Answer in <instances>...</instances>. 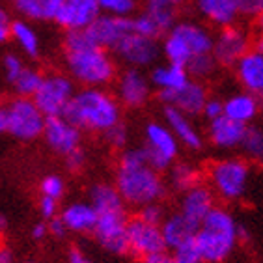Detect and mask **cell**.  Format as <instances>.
I'll list each match as a JSON object with an SVG mask.
<instances>
[{"label": "cell", "mask_w": 263, "mask_h": 263, "mask_svg": "<svg viewBox=\"0 0 263 263\" xmlns=\"http://www.w3.org/2000/svg\"><path fill=\"white\" fill-rule=\"evenodd\" d=\"M64 71L82 88H106L118 77V62L110 51L99 47L86 30H73L62 40Z\"/></svg>", "instance_id": "6da1fadb"}, {"label": "cell", "mask_w": 263, "mask_h": 263, "mask_svg": "<svg viewBox=\"0 0 263 263\" xmlns=\"http://www.w3.org/2000/svg\"><path fill=\"white\" fill-rule=\"evenodd\" d=\"M112 183L127 208L135 209H140L142 205L152 202H164L170 193L162 172L147 162L142 146L125 147L120 152Z\"/></svg>", "instance_id": "7a4b0ae2"}, {"label": "cell", "mask_w": 263, "mask_h": 263, "mask_svg": "<svg viewBox=\"0 0 263 263\" xmlns=\"http://www.w3.org/2000/svg\"><path fill=\"white\" fill-rule=\"evenodd\" d=\"M64 118L82 133L103 135L123 122V106L118 103L114 91L106 88H77Z\"/></svg>", "instance_id": "3957f363"}, {"label": "cell", "mask_w": 263, "mask_h": 263, "mask_svg": "<svg viewBox=\"0 0 263 263\" xmlns=\"http://www.w3.org/2000/svg\"><path fill=\"white\" fill-rule=\"evenodd\" d=\"M247 239V230L224 205H215L194 233V243L202 254L203 263H226L239 243Z\"/></svg>", "instance_id": "277c9868"}, {"label": "cell", "mask_w": 263, "mask_h": 263, "mask_svg": "<svg viewBox=\"0 0 263 263\" xmlns=\"http://www.w3.org/2000/svg\"><path fill=\"white\" fill-rule=\"evenodd\" d=\"M215 32L211 26L193 17H179L176 25L162 35V58L177 66H187L196 56L209 54L213 51Z\"/></svg>", "instance_id": "5b68a950"}, {"label": "cell", "mask_w": 263, "mask_h": 263, "mask_svg": "<svg viewBox=\"0 0 263 263\" xmlns=\"http://www.w3.org/2000/svg\"><path fill=\"white\" fill-rule=\"evenodd\" d=\"M205 177L217 200L222 203H237L248 193L252 166L245 157H220L205 168Z\"/></svg>", "instance_id": "8992f818"}, {"label": "cell", "mask_w": 263, "mask_h": 263, "mask_svg": "<svg viewBox=\"0 0 263 263\" xmlns=\"http://www.w3.org/2000/svg\"><path fill=\"white\" fill-rule=\"evenodd\" d=\"M47 118L32 97L13 96L0 106L2 133L21 142H34L43 137Z\"/></svg>", "instance_id": "52a82bcc"}, {"label": "cell", "mask_w": 263, "mask_h": 263, "mask_svg": "<svg viewBox=\"0 0 263 263\" xmlns=\"http://www.w3.org/2000/svg\"><path fill=\"white\" fill-rule=\"evenodd\" d=\"M140 146L146 152L147 162L159 172H166L181 153V144L174 137V133L168 129L166 123L157 120H152L144 125Z\"/></svg>", "instance_id": "ba28073f"}, {"label": "cell", "mask_w": 263, "mask_h": 263, "mask_svg": "<svg viewBox=\"0 0 263 263\" xmlns=\"http://www.w3.org/2000/svg\"><path fill=\"white\" fill-rule=\"evenodd\" d=\"M75 91V81L66 71H51L43 75V81L32 99L37 105V108L45 114V118H58L64 116L66 106L69 105Z\"/></svg>", "instance_id": "9c48e42d"}, {"label": "cell", "mask_w": 263, "mask_h": 263, "mask_svg": "<svg viewBox=\"0 0 263 263\" xmlns=\"http://www.w3.org/2000/svg\"><path fill=\"white\" fill-rule=\"evenodd\" d=\"M112 54H114L118 64H122L125 67H137V69L144 71L152 69L162 58L161 40L131 32L118 43Z\"/></svg>", "instance_id": "30bf717a"}, {"label": "cell", "mask_w": 263, "mask_h": 263, "mask_svg": "<svg viewBox=\"0 0 263 263\" xmlns=\"http://www.w3.org/2000/svg\"><path fill=\"white\" fill-rule=\"evenodd\" d=\"M254 47V34L250 28L237 23L215 32L213 58L220 67H233Z\"/></svg>", "instance_id": "8fae6325"}, {"label": "cell", "mask_w": 263, "mask_h": 263, "mask_svg": "<svg viewBox=\"0 0 263 263\" xmlns=\"http://www.w3.org/2000/svg\"><path fill=\"white\" fill-rule=\"evenodd\" d=\"M153 86L144 69L137 67H125L122 73H118L114 81V96L118 103L127 110H140L153 97Z\"/></svg>", "instance_id": "7c38bea8"}, {"label": "cell", "mask_w": 263, "mask_h": 263, "mask_svg": "<svg viewBox=\"0 0 263 263\" xmlns=\"http://www.w3.org/2000/svg\"><path fill=\"white\" fill-rule=\"evenodd\" d=\"M127 209L108 211L97 215V222L93 228V239L110 256H125L129 254L127 247V224H129Z\"/></svg>", "instance_id": "4fadbf2b"}, {"label": "cell", "mask_w": 263, "mask_h": 263, "mask_svg": "<svg viewBox=\"0 0 263 263\" xmlns=\"http://www.w3.org/2000/svg\"><path fill=\"white\" fill-rule=\"evenodd\" d=\"M127 247H129V254L137 256L138 259L166 250L161 226L146 222L137 215L129 218V224H127Z\"/></svg>", "instance_id": "5bb4252c"}, {"label": "cell", "mask_w": 263, "mask_h": 263, "mask_svg": "<svg viewBox=\"0 0 263 263\" xmlns=\"http://www.w3.org/2000/svg\"><path fill=\"white\" fill-rule=\"evenodd\" d=\"M41 138L45 140L47 147L60 157H66L75 149L82 147V131L71 122H67L64 116L47 118Z\"/></svg>", "instance_id": "9a60e30c"}, {"label": "cell", "mask_w": 263, "mask_h": 263, "mask_svg": "<svg viewBox=\"0 0 263 263\" xmlns=\"http://www.w3.org/2000/svg\"><path fill=\"white\" fill-rule=\"evenodd\" d=\"M209 88L205 82L200 81H191L181 86L179 90L172 91V93H164V96H157L162 106H174L177 110H181L183 114H187L191 118L202 116V110L205 103L209 99Z\"/></svg>", "instance_id": "2e32d148"}, {"label": "cell", "mask_w": 263, "mask_h": 263, "mask_svg": "<svg viewBox=\"0 0 263 263\" xmlns=\"http://www.w3.org/2000/svg\"><path fill=\"white\" fill-rule=\"evenodd\" d=\"M217 202L218 200L215 196V193L211 191V187H209L208 183L202 181L179 194L176 211L198 228L200 222L209 215V211L217 205Z\"/></svg>", "instance_id": "e0dca14e"}, {"label": "cell", "mask_w": 263, "mask_h": 263, "mask_svg": "<svg viewBox=\"0 0 263 263\" xmlns=\"http://www.w3.org/2000/svg\"><path fill=\"white\" fill-rule=\"evenodd\" d=\"M86 32L97 45L112 52L123 37L135 32V26H133V17H118L101 13L93 21V25L86 28Z\"/></svg>", "instance_id": "ac0fdd59"}, {"label": "cell", "mask_w": 263, "mask_h": 263, "mask_svg": "<svg viewBox=\"0 0 263 263\" xmlns=\"http://www.w3.org/2000/svg\"><path fill=\"white\" fill-rule=\"evenodd\" d=\"M101 15L97 0H62L54 23L64 32L86 30Z\"/></svg>", "instance_id": "d6986e66"}, {"label": "cell", "mask_w": 263, "mask_h": 263, "mask_svg": "<svg viewBox=\"0 0 263 263\" xmlns=\"http://www.w3.org/2000/svg\"><path fill=\"white\" fill-rule=\"evenodd\" d=\"M162 122L174 133V137L189 152H202L205 146V135L196 125L194 118L183 114L174 106H162Z\"/></svg>", "instance_id": "ffe728a7"}, {"label": "cell", "mask_w": 263, "mask_h": 263, "mask_svg": "<svg viewBox=\"0 0 263 263\" xmlns=\"http://www.w3.org/2000/svg\"><path fill=\"white\" fill-rule=\"evenodd\" d=\"M196 17L211 28H226L237 25L241 17L235 0H191Z\"/></svg>", "instance_id": "44dd1931"}, {"label": "cell", "mask_w": 263, "mask_h": 263, "mask_svg": "<svg viewBox=\"0 0 263 263\" xmlns=\"http://www.w3.org/2000/svg\"><path fill=\"white\" fill-rule=\"evenodd\" d=\"M232 69L241 90L263 99V51L252 47Z\"/></svg>", "instance_id": "7402d4cb"}, {"label": "cell", "mask_w": 263, "mask_h": 263, "mask_svg": "<svg viewBox=\"0 0 263 263\" xmlns=\"http://www.w3.org/2000/svg\"><path fill=\"white\" fill-rule=\"evenodd\" d=\"M245 131H247V127L233 122V120H230L228 116L222 114L220 118H215V120L208 122L205 138L218 152H233V149L241 147Z\"/></svg>", "instance_id": "603a6c76"}, {"label": "cell", "mask_w": 263, "mask_h": 263, "mask_svg": "<svg viewBox=\"0 0 263 263\" xmlns=\"http://www.w3.org/2000/svg\"><path fill=\"white\" fill-rule=\"evenodd\" d=\"M259 112H261V99L250 91L237 90L224 97V116L245 127L256 123Z\"/></svg>", "instance_id": "cb8c5ba5"}, {"label": "cell", "mask_w": 263, "mask_h": 263, "mask_svg": "<svg viewBox=\"0 0 263 263\" xmlns=\"http://www.w3.org/2000/svg\"><path fill=\"white\" fill-rule=\"evenodd\" d=\"M58 217L62 218V222L66 224L67 232L77 233V235L91 233L97 222V211L88 200L69 202L60 209Z\"/></svg>", "instance_id": "d4e9b609"}, {"label": "cell", "mask_w": 263, "mask_h": 263, "mask_svg": "<svg viewBox=\"0 0 263 263\" xmlns=\"http://www.w3.org/2000/svg\"><path fill=\"white\" fill-rule=\"evenodd\" d=\"M149 81L157 96H164V93H172V91L179 90L185 86L191 77H189L187 69L183 66H177L172 62H159L149 69Z\"/></svg>", "instance_id": "484cf974"}, {"label": "cell", "mask_w": 263, "mask_h": 263, "mask_svg": "<svg viewBox=\"0 0 263 263\" xmlns=\"http://www.w3.org/2000/svg\"><path fill=\"white\" fill-rule=\"evenodd\" d=\"M10 40L15 43L19 52L30 60H37L43 52V41L34 23L25 19H13L10 26Z\"/></svg>", "instance_id": "4316f807"}, {"label": "cell", "mask_w": 263, "mask_h": 263, "mask_svg": "<svg viewBox=\"0 0 263 263\" xmlns=\"http://www.w3.org/2000/svg\"><path fill=\"white\" fill-rule=\"evenodd\" d=\"M203 172L202 168L198 166L193 161H179L177 159L172 166L166 170V185L170 193L181 194L185 191H189L191 187L202 183Z\"/></svg>", "instance_id": "83f0119b"}, {"label": "cell", "mask_w": 263, "mask_h": 263, "mask_svg": "<svg viewBox=\"0 0 263 263\" xmlns=\"http://www.w3.org/2000/svg\"><path fill=\"white\" fill-rule=\"evenodd\" d=\"M19 19L30 23H54L62 0H11Z\"/></svg>", "instance_id": "f1b7e54d"}, {"label": "cell", "mask_w": 263, "mask_h": 263, "mask_svg": "<svg viewBox=\"0 0 263 263\" xmlns=\"http://www.w3.org/2000/svg\"><path fill=\"white\" fill-rule=\"evenodd\" d=\"M161 232L166 250H174L179 245H185L189 241H194V233H196V226L191 224L187 218L179 215L177 211L168 213L164 220L161 222Z\"/></svg>", "instance_id": "f546056e"}, {"label": "cell", "mask_w": 263, "mask_h": 263, "mask_svg": "<svg viewBox=\"0 0 263 263\" xmlns=\"http://www.w3.org/2000/svg\"><path fill=\"white\" fill-rule=\"evenodd\" d=\"M88 202L96 208L97 215H99V213L127 209L123 198L120 196L118 189L114 187V183H108V181L93 183V185L88 189Z\"/></svg>", "instance_id": "4dcf8cb0"}, {"label": "cell", "mask_w": 263, "mask_h": 263, "mask_svg": "<svg viewBox=\"0 0 263 263\" xmlns=\"http://www.w3.org/2000/svg\"><path fill=\"white\" fill-rule=\"evenodd\" d=\"M239 149L243 152V157L248 162L263 166V125H259V123L248 125Z\"/></svg>", "instance_id": "1f68e13d"}, {"label": "cell", "mask_w": 263, "mask_h": 263, "mask_svg": "<svg viewBox=\"0 0 263 263\" xmlns=\"http://www.w3.org/2000/svg\"><path fill=\"white\" fill-rule=\"evenodd\" d=\"M43 75H45V73H43L40 67L26 64V66L23 67V71L17 75V79L11 82L10 86H11V90H13L15 96L34 97V93L37 91V88H40L41 81H43Z\"/></svg>", "instance_id": "d6a6232c"}, {"label": "cell", "mask_w": 263, "mask_h": 263, "mask_svg": "<svg viewBox=\"0 0 263 263\" xmlns=\"http://www.w3.org/2000/svg\"><path fill=\"white\" fill-rule=\"evenodd\" d=\"M185 69H187V73H189L191 79L200 81V82H205V84H208V81H211V79L217 77L220 66H218L217 60H215L213 54L209 52V54H202V56L193 58V60L185 66Z\"/></svg>", "instance_id": "836d02e7"}, {"label": "cell", "mask_w": 263, "mask_h": 263, "mask_svg": "<svg viewBox=\"0 0 263 263\" xmlns=\"http://www.w3.org/2000/svg\"><path fill=\"white\" fill-rule=\"evenodd\" d=\"M101 13L118 17H135L142 10V0H97Z\"/></svg>", "instance_id": "e575fe53"}, {"label": "cell", "mask_w": 263, "mask_h": 263, "mask_svg": "<svg viewBox=\"0 0 263 263\" xmlns=\"http://www.w3.org/2000/svg\"><path fill=\"white\" fill-rule=\"evenodd\" d=\"M67 185L66 179L60 176V174H45V176L40 179V196H49L54 198L60 202L62 198L66 196Z\"/></svg>", "instance_id": "d590c367"}, {"label": "cell", "mask_w": 263, "mask_h": 263, "mask_svg": "<svg viewBox=\"0 0 263 263\" xmlns=\"http://www.w3.org/2000/svg\"><path fill=\"white\" fill-rule=\"evenodd\" d=\"M129 138H131V133H129V127L123 122L116 123L114 127H110L108 131L103 133V140L110 149H116V152H123L125 147H129Z\"/></svg>", "instance_id": "8d00e7d4"}, {"label": "cell", "mask_w": 263, "mask_h": 263, "mask_svg": "<svg viewBox=\"0 0 263 263\" xmlns=\"http://www.w3.org/2000/svg\"><path fill=\"white\" fill-rule=\"evenodd\" d=\"M174 258V263H203V258L198 250L194 241H189L185 245H179L174 250H170Z\"/></svg>", "instance_id": "74e56055"}, {"label": "cell", "mask_w": 263, "mask_h": 263, "mask_svg": "<svg viewBox=\"0 0 263 263\" xmlns=\"http://www.w3.org/2000/svg\"><path fill=\"white\" fill-rule=\"evenodd\" d=\"M166 215H168V211H166L164 202H152V203L142 205L140 209H137L138 218H142V220H146V222H149V224H157V226H161V222L164 220Z\"/></svg>", "instance_id": "f35d334b"}, {"label": "cell", "mask_w": 263, "mask_h": 263, "mask_svg": "<svg viewBox=\"0 0 263 263\" xmlns=\"http://www.w3.org/2000/svg\"><path fill=\"white\" fill-rule=\"evenodd\" d=\"M25 66L26 64H25V60L21 58V54H17V52H6V54L2 56V73H4L6 82L11 84Z\"/></svg>", "instance_id": "ab89813d"}, {"label": "cell", "mask_w": 263, "mask_h": 263, "mask_svg": "<svg viewBox=\"0 0 263 263\" xmlns=\"http://www.w3.org/2000/svg\"><path fill=\"white\" fill-rule=\"evenodd\" d=\"M237 2L239 17L248 23H254L259 15H263V0H235Z\"/></svg>", "instance_id": "60d3db41"}, {"label": "cell", "mask_w": 263, "mask_h": 263, "mask_svg": "<svg viewBox=\"0 0 263 263\" xmlns=\"http://www.w3.org/2000/svg\"><path fill=\"white\" fill-rule=\"evenodd\" d=\"M189 0H142V8H152V10H164L181 13V10L187 6Z\"/></svg>", "instance_id": "b9f144b4"}, {"label": "cell", "mask_w": 263, "mask_h": 263, "mask_svg": "<svg viewBox=\"0 0 263 263\" xmlns=\"http://www.w3.org/2000/svg\"><path fill=\"white\" fill-rule=\"evenodd\" d=\"M64 164H66V168L71 174L82 172L88 164V153L84 152V147H79V149H75L73 153L64 157Z\"/></svg>", "instance_id": "7bdbcfd3"}, {"label": "cell", "mask_w": 263, "mask_h": 263, "mask_svg": "<svg viewBox=\"0 0 263 263\" xmlns=\"http://www.w3.org/2000/svg\"><path fill=\"white\" fill-rule=\"evenodd\" d=\"M224 114V99L218 96H209L208 103L203 106L202 118H205V122H211L215 118H220Z\"/></svg>", "instance_id": "ee69618b"}, {"label": "cell", "mask_w": 263, "mask_h": 263, "mask_svg": "<svg viewBox=\"0 0 263 263\" xmlns=\"http://www.w3.org/2000/svg\"><path fill=\"white\" fill-rule=\"evenodd\" d=\"M37 209H40V215L43 217V220H51V218H54L56 215L60 213V202L54 200V198L40 196V200H37Z\"/></svg>", "instance_id": "f6af8a7d"}, {"label": "cell", "mask_w": 263, "mask_h": 263, "mask_svg": "<svg viewBox=\"0 0 263 263\" xmlns=\"http://www.w3.org/2000/svg\"><path fill=\"white\" fill-rule=\"evenodd\" d=\"M47 226H49V235L54 239H64L69 233L66 228V224L62 222V218L58 215L54 218H51V220H47Z\"/></svg>", "instance_id": "bcb514c9"}, {"label": "cell", "mask_w": 263, "mask_h": 263, "mask_svg": "<svg viewBox=\"0 0 263 263\" xmlns=\"http://www.w3.org/2000/svg\"><path fill=\"white\" fill-rule=\"evenodd\" d=\"M10 26H11V19L10 13L6 10L4 6L0 4V43H6L10 40Z\"/></svg>", "instance_id": "7dc6e473"}, {"label": "cell", "mask_w": 263, "mask_h": 263, "mask_svg": "<svg viewBox=\"0 0 263 263\" xmlns=\"http://www.w3.org/2000/svg\"><path fill=\"white\" fill-rule=\"evenodd\" d=\"M67 263H96V261L79 247H71L69 252H67Z\"/></svg>", "instance_id": "c3c4849f"}, {"label": "cell", "mask_w": 263, "mask_h": 263, "mask_svg": "<svg viewBox=\"0 0 263 263\" xmlns=\"http://www.w3.org/2000/svg\"><path fill=\"white\" fill-rule=\"evenodd\" d=\"M140 263H174V258L170 250H161V252L149 254V256H144L140 258Z\"/></svg>", "instance_id": "681fc988"}, {"label": "cell", "mask_w": 263, "mask_h": 263, "mask_svg": "<svg viewBox=\"0 0 263 263\" xmlns=\"http://www.w3.org/2000/svg\"><path fill=\"white\" fill-rule=\"evenodd\" d=\"M49 235V226H47V220H41V222H35L34 226L30 228V237L34 241H43V239Z\"/></svg>", "instance_id": "f907efd6"}, {"label": "cell", "mask_w": 263, "mask_h": 263, "mask_svg": "<svg viewBox=\"0 0 263 263\" xmlns=\"http://www.w3.org/2000/svg\"><path fill=\"white\" fill-rule=\"evenodd\" d=\"M0 263H15V254L6 245H0Z\"/></svg>", "instance_id": "816d5d0a"}, {"label": "cell", "mask_w": 263, "mask_h": 263, "mask_svg": "<svg viewBox=\"0 0 263 263\" xmlns=\"http://www.w3.org/2000/svg\"><path fill=\"white\" fill-rule=\"evenodd\" d=\"M254 47L263 51V32H258V34H254Z\"/></svg>", "instance_id": "f5cc1de1"}, {"label": "cell", "mask_w": 263, "mask_h": 263, "mask_svg": "<svg viewBox=\"0 0 263 263\" xmlns=\"http://www.w3.org/2000/svg\"><path fill=\"white\" fill-rule=\"evenodd\" d=\"M6 230H8V218H6L4 215L0 213V237H2V235L6 233Z\"/></svg>", "instance_id": "db71d44e"}, {"label": "cell", "mask_w": 263, "mask_h": 263, "mask_svg": "<svg viewBox=\"0 0 263 263\" xmlns=\"http://www.w3.org/2000/svg\"><path fill=\"white\" fill-rule=\"evenodd\" d=\"M15 263H35V261H32V259H23V261H15Z\"/></svg>", "instance_id": "11a10c76"}, {"label": "cell", "mask_w": 263, "mask_h": 263, "mask_svg": "<svg viewBox=\"0 0 263 263\" xmlns=\"http://www.w3.org/2000/svg\"><path fill=\"white\" fill-rule=\"evenodd\" d=\"M0 133H2V125H0Z\"/></svg>", "instance_id": "9f6ffc18"}]
</instances>
